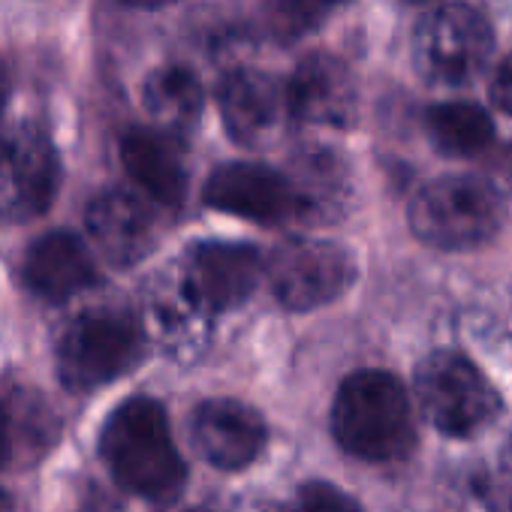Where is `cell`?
I'll return each instance as SVG.
<instances>
[{"mask_svg": "<svg viewBox=\"0 0 512 512\" xmlns=\"http://www.w3.org/2000/svg\"><path fill=\"white\" fill-rule=\"evenodd\" d=\"M0 512H13V500L4 488H0Z\"/></svg>", "mask_w": 512, "mask_h": 512, "instance_id": "cell-25", "label": "cell"}, {"mask_svg": "<svg viewBox=\"0 0 512 512\" xmlns=\"http://www.w3.org/2000/svg\"><path fill=\"white\" fill-rule=\"evenodd\" d=\"M10 452H13V440H10V419H7V410L0 404V467L10 461Z\"/></svg>", "mask_w": 512, "mask_h": 512, "instance_id": "cell-22", "label": "cell"}, {"mask_svg": "<svg viewBox=\"0 0 512 512\" xmlns=\"http://www.w3.org/2000/svg\"><path fill=\"white\" fill-rule=\"evenodd\" d=\"M7 97H10V73H7L4 61H0V115L7 109Z\"/></svg>", "mask_w": 512, "mask_h": 512, "instance_id": "cell-23", "label": "cell"}, {"mask_svg": "<svg viewBox=\"0 0 512 512\" xmlns=\"http://www.w3.org/2000/svg\"><path fill=\"white\" fill-rule=\"evenodd\" d=\"M130 7H139V10H157V7H166L172 0H124Z\"/></svg>", "mask_w": 512, "mask_h": 512, "instance_id": "cell-24", "label": "cell"}, {"mask_svg": "<svg viewBox=\"0 0 512 512\" xmlns=\"http://www.w3.org/2000/svg\"><path fill=\"white\" fill-rule=\"evenodd\" d=\"M503 223L500 193L476 175H446L410 202V229L431 247L467 250L491 241Z\"/></svg>", "mask_w": 512, "mask_h": 512, "instance_id": "cell-3", "label": "cell"}, {"mask_svg": "<svg viewBox=\"0 0 512 512\" xmlns=\"http://www.w3.org/2000/svg\"><path fill=\"white\" fill-rule=\"evenodd\" d=\"M494 31L467 4L431 10L413 34V64L431 85H464L485 67Z\"/></svg>", "mask_w": 512, "mask_h": 512, "instance_id": "cell-6", "label": "cell"}, {"mask_svg": "<svg viewBox=\"0 0 512 512\" xmlns=\"http://www.w3.org/2000/svg\"><path fill=\"white\" fill-rule=\"evenodd\" d=\"M229 136L241 145L269 142L290 115L287 88L260 70H232L217 91Z\"/></svg>", "mask_w": 512, "mask_h": 512, "instance_id": "cell-12", "label": "cell"}, {"mask_svg": "<svg viewBox=\"0 0 512 512\" xmlns=\"http://www.w3.org/2000/svg\"><path fill=\"white\" fill-rule=\"evenodd\" d=\"M413 395L422 416L449 437H470L500 413L497 389L455 350H437L422 359L413 377Z\"/></svg>", "mask_w": 512, "mask_h": 512, "instance_id": "cell-4", "label": "cell"}, {"mask_svg": "<svg viewBox=\"0 0 512 512\" xmlns=\"http://www.w3.org/2000/svg\"><path fill=\"white\" fill-rule=\"evenodd\" d=\"M287 512H362V506L329 482H305Z\"/></svg>", "mask_w": 512, "mask_h": 512, "instance_id": "cell-19", "label": "cell"}, {"mask_svg": "<svg viewBox=\"0 0 512 512\" xmlns=\"http://www.w3.org/2000/svg\"><path fill=\"white\" fill-rule=\"evenodd\" d=\"M193 440L202 458L220 470H241L266 446V422L253 407L232 398H211L193 416Z\"/></svg>", "mask_w": 512, "mask_h": 512, "instance_id": "cell-13", "label": "cell"}, {"mask_svg": "<svg viewBox=\"0 0 512 512\" xmlns=\"http://www.w3.org/2000/svg\"><path fill=\"white\" fill-rule=\"evenodd\" d=\"M205 205L253 223H278L299 208L287 175L263 163H223L205 181Z\"/></svg>", "mask_w": 512, "mask_h": 512, "instance_id": "cell-10", "label": "cell"}, {"mask_svg": "<svg viewBox=\"0 0 512 512\" xmlns=\"http://www.w3.org/2000/svg\"><path fill=\"white\" fill-rule=\"evenodd\" d=\"M491 97H494V103H497L503 112L512 115V58H506V61L500 64V70H497V76H494V82H491Z\"/></svg>", "mask_w": 512, "mask_h": 512, "instance_id": "cell-21", "label": "cell"}, {"mask_svg": "<svg viewBox=\"0 0 512 512\" xmlns=\"http://www.w3.org/2000/svg\"><path fill=\"white\" fill-rule=\"evenodd\" d=\"M263 272L266 263L256 247L238 241H202L187 256L184 287L199 308L220 314L247 302Z\"/></svg>", "mask_w": 512, "mask_h": 512, "instance_id": "cell-9", "label": "cell"}, {"mask_svg": "<svg viewBox=\"0 0 512 512\" xmlns=\"http://www.w3.org/2000/svg\"><path fill=\"white\" fill-rule=\"evenodd\" d=\"M88 232L115 266H133L154 247V217L148 205L127 190H106L88 205Z\"/></svg>", "mask_w": 512, "mask_h": 512, "instance_id": "cell-14", "label": "cell"}, {"mask_svg": "<svg viewBox=\"0 0 512 512\" xmlns=\"http://www.w3.org/2000/svg\"><path fill=\"white\" fill-rule=\"evenodd\" d=\"M275 299L290 311H314L353 284V256L332 241H287L281 244L266 266Z\"/></svg>", "mask_w": 512, "mask_h": 512, "instance_id": "cell-8", "label": "cell"}, {"mask_svg": "<svg viewBox=\"0 0 512 512\" xmlns=\"http://www.w3.org/2000/svg\"><path fill=\"white\" fill-rule=\"evenodd\" d=\"M121 163L127 175L163 205H178L187 193V169L175 142L154 130H130L121 139Z\"/></svg>", "mask_w": 512, "mask_h": 512, "instance_id": "cell-16", "label": "cell"}, {"mask_svg": "<svg viewBox=\"0 0 512 512\" xmlns=\"http://www.w3.org/2000/svg\"><path fill=\"white\" fill-rule=\"evenodd\" d=\"M290 118L311 127H350L359 112V88L356 76L335 55H308L290 85Z\"/></svg>", "mask_w": 512, "mask_h": 512, "instance_id": "cell-11", "label": "cell"}, {"mask_svg": "<svg viewBox=\"0 0 512 512\" xmlns=\"http://www.w3.org/2000/svg\"><path fill=\"white\" fill-rule=\"evenodd\" d=\"M347 4L350 0H278L281 16L293 31H311Z\"/></svg>", "mask_w": 512, "mask_h": 512, "instance_id": "cell-20", "label": "cell"}, {"mask_svg": "<svg viewBox=\"0 0 512 512\" xmlns=\"http://www.w3.org/2000/svg\"><path fill=\"white\" fill-rule=\"evenodd\" d=\"M100 455L124 491L148 500L172 497L187 476L166 410L154 398H130L115 407L100 434Z\"/></svg>", "mask_w": 512, "mask_h": 512, "instance_id": "cell-1", "label": "cell"}, {"mask_svg": "<svg viewBox=\"0 0 512 512\" xmlns=\"http://www.w3.org/2000/svg\"><path fill=\"white\" fill-rule=\"evenodd\" d=\"M431 142L452 157H470L491 145L494 121L476 103H440L425 118Z\"/></svg>", "mask_w": 512, "mask_h": 512, "instance_id": "cell-18", "label": "cell"}, {"mask_svg": "<svg viewBox=\"0 0 512 512\" xmlns=\"http://www.w3.org/2000/svg\"><path fill=\"white\" fill-rule=\"evenodd\" d=\"M413 4H428V0H413Z\"/></svg>", "mask_w": 512, "mask_h": 512, "instance_id": "cell-26", "label": "cell"}, {"mask_svg": "<svg viewBox=\"0 0 512 512\" xmlns=\"http://www.w3.org/2000/svg\"><path fill=\"white\" fill-rule=\"evenodd\" d=\"M142 103L157 124L166 130H187L199 121L202 112V85L193 70L181 64L157 67L142 88Z\"/></svg>", "mask_w": 512, "mask_h": 512, "instance_id": "cell-17", "label": "cell"}, {"mask_svg": "<svg viewBox=\"0 0 512 512\" xmlns=\"http://www.w3.org/2000/svg\"><path fill=\"white\" fill-rule=\"evenodd\" d=\"M94 281L97 269L88 244L67 229L40 235L25 256V284L40 299L64 302Z\"/></svg>", "mask_w": 512, "mask_h": 512, "instance_id": "cell-15", "label": "cell"}, {"mask_svg": "<svg viewBox=\"0 0 512 512\" xmlns=\"http://www.w3.org/2000/svg\"><path fill=\"white\" fill-rule=\"evenodd\" d=\"M61 160L49 136L22 124L0 136V220H34L58 196Z\"/></svg>", "mask_w": 512, "mask_h": 512, "instance_id": "cell-7", "label": "cell"}, {"mask_svg": "<svg viewBox=\"0 0 512 512\" xmlns=\"http://www.w3.org/2000/svg\"><path fill=\"white\" fill-rule=\"evenodd\" d=\"M145 353L142 329L118 311H88L76 317L58 344V377L73 392L106 386L139 365Z\"/></svg>", "mask_w": 512, "mask_h": 512, "instance_id": "cell-5", "label": "cell"}, {"mask_svg": "<svg viewBox=\"0 0 512 512\" xmlns=\"http://www.w3.org/2000/svg\"><path fill=\"white\" fill-rule=\"evenodd\" d=\"M332 431L344 452L362 461H395L413 446L407 389L386 371L350 374L332 407Z\"/></svg>", "mask_w": 512, "mask_h": 512, "instance_id": "cell-2", "label": "cell"}]
</instances>
